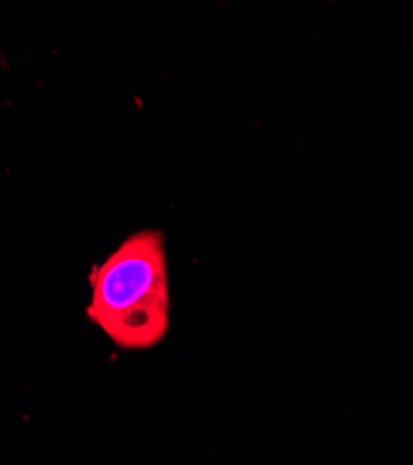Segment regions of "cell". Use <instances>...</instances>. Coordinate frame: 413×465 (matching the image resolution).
<instances>
[{
	"label": "cell",
	"mask_w": 413,
	"mask_h": 465,
	"mask_svg": "<svg viewBox=\"0 0 413 465\" xmlns=\"http://www.w3.org/2000/svg\"><path fill=\"white\" fill-rule=\"evenodd\" d=\"M86 317L122 351H149L170 330V280L164 235L140 229L90 278Z\"/></svg>",
	"instance_id": "obj_1"
}]
</instances>
